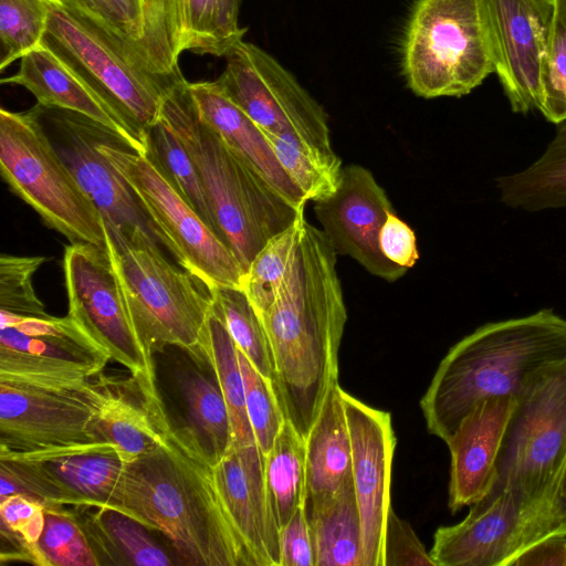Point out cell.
Wrapping results in <instances>:
<instances>
[{
  "mask_svg": "<svg viewBox=\"0 0 566 566\" xmlns=\"http://www.w3.org/2000/svg\"><path fill=\"white\" fill-rule=\"evenodd\" d=\"M63 271L67 315L132 376H155L136 334L126 297L106 245L65 247Z\"/></svg>",
  "mask_w": 566,
  "mask_h": 566,
  "instance_id": "cell-16",
  "label": "cell"
},
{
  "mask_svg": "<svg viewBox=\"0 0 566 566\" xmlns=\"http://www.w3.org/2000/svg\"><path fill=\"white\" fill-rule=\"evenodd\" d=\"M19 71L1 80L27 88L39 105L80 113L120 136L132 148L146 153V139L87 88L44 44L23 55Z\"/></svg>",
  "mask_w": 566,
  "mask_h": 566,
  "instance_id": "cell-24",
  "label": "cell"
},
{
  "mask_svg": "<svg viewBox=\"0 0 566 566\" xmlns=\"http://www.w3.org/2000/svg\"><path fill=\"white\" fill-rule=\"evenodd\" d=\"M91 432L95 442L112 444L124 463L148 453L163 441L161 430L134 377L126 382V390L111 389Z\"/></svg>",
  "mask_w": 566,
  "mask_h": 566,
  "instance_id": "cell-29",
  "label": "cell"
},
{
  "mask_svg": "<svg viewBox=\"0 0 566 566\" xmlns=\"http://www.w3.org/2000/svg\"><path fill=\"white\" fill-rule=\"evenodd\" d=\"M352 443V478L361 524L360 566H385L396 437L391 416L340 388Z\"/></svg>",
  "mask_w": 566,
  "mask_h": 566,
  "instance_id": "cell-18",
  "label": "cell"
},
{
  "mask_svg": "<svg viewBox=\"0 0 566 566\" xmlns=\"http://www.w3.org/2000/svg\"><path fill=\"white\" fill-rule=\"evenodd\" d=\"M105 245L148 359L165 346L195 348L213 306L212 292L170 263L151 240L115 242L105 231Z\"/></svg>",
  "mask_w": 566,
  "mask_h": 566,
  "instance_id": "cell-6",
  "label": "cell"
},
{
  "mask_svg": "<svg viewBox=\"0 0 566 566\" xmlns=\"http://www.w3.org/2000/svg\"><path fill=\"white\" fill-rule=\"evenodd\" d=\"M50 0H0V70L43 44Z\"/></svg>",
  "mask_w": 566,
  "mask_h": 566,
  "instance_id": "cell-40",
  "label": "cell"
},
{
  "mask_svg": "<svg viewBox=\"0 0 566 566\" xmlns=\"http://www.w3.org/2000/svg\"><path fill=\"white\" fill-rule=\"evenodd\" d=\"M402 73L419 97H460L494 72L483 0H417L408 19Z\"/></svg>",
  "mask_w": 566,
  "mask_h": 566,
  "instance_id": "cell-5",
  "label": "cell"
},
{
  "mask_svg": "<svg viewBox=\"0 0 566 566\" xmlns=\"http://www.w3.org/2000/svg\"><path fill=\"white\" fill-rule=\"evenodd\" d=\"M25 563L36 566H99L74 510L63 505H45L41 536L30 546Z\"/></svg>",
  "mask_w": 566,
  "mask_h": 566,
  "instance_id": "cell-36",
  "label": "cell"
},
{
  "mask_svg": "<svg viewBox=\"0 0 566 566\" xmlns=\"http://www.w3.org/2000/svg\"><path fill=\"white\" fill-rule=\"evenodd\" d=\"M336 255L324 232L306 220L274 302L259 314L273 353L277 397L304 440L338 384L347 311Z\"/></svg>",
  "mask_w": 566,
  "mask_h": 566,
  "instance_id": "cell-2",
  "label": "cell"
},
{
  "mask_svg": "<svg viewBox=\"0 0 566 566\" xmlns=\"http://www.w3.org/2000/svg\"><path fill=\"white\" fill-rule=\"evenodd\" d=\"M201 118L258 175L291 205L305 210L307 200L277 160L263 130L213 82L189 83Z\"/></svg>",
  "mask_w": 566,
  "mask_h": 566,
  "instance_id": "cell-23",
  "label": "cell"
},
{
  "mask_svg": "<svg viewBox=\"0 0 566 566\" xmlns=\"http://www.w3.org/2000/svg\"><path fill=\"white\" fill-rule=\"evenodd\" d=\"M314 203L316 219L336 254L350 256L388 282L406 274L407 269L390 262L380 250L381 227L395 209L369 169L357 164L344 167L337 190Z\"/></svg>",
  "mask_w": 566,
  "mask_h": 566,
  "instance_id": "cell-20",
  "label": "cell"
},
{
  "mask_svg": "<svg viewBox=\"0 0 566 566\" xmlns=\"http://www.w3.org/2000/svg\"><path fill=\"white\" fill-rule=\"evenodd\" d=\"M316 566H360L361 524L352 475L322 504L305 509Z\"/></svg>",
  "mask_w": 566,
  "mask_h": 566,
  "instance_id": "cell-30",
  "label": "cell"
},
{
  "mask_svg": "<svg viewBox=\"0 0 566 566\" xmlns=\"http://www.w3.org/2000/svg\"><path fill=\"white\" fill-rule=\"evenodd\" d=\"M214 304L234 340L254 368L275 380V366L263 322L242 289L219 287L212 291Z\"/></svg>",
  "mask_w": 566,
  "mask_h": 566,
  "instance_id": "cell-38",
  "label": "cell"
},
{
  "mask_svg": "<svg viewBox=\"0 0 566 566\" xmlns=\"http://www.w3.org/2000/svg\"><path fill=\"white\" fill-rule=\"evenodd\" d=\"M160 118L191 158L220 235L245 273L263 245L305 210L291 205L201 118L185 77L165 95Z\"/></svg>",
  "mask_w": 566,
  "mask_h": 566,
  "instance_id": "cell-4",
  "label": "cell"
},
{
  "mask_svg": "<svg viewBox=\"0 0 566 566\" xmlns=\"http://www.w3.org/2000/svg\"><path fill=\"white\" fill-rule=\"evenodd\" d=\"M558 494L560 501L566 506V460L559 480Z\"/></svg>",
  "mask_w": 566,
  "mask_h": 566,
  "instance_id": "cell-51",
  "label": "cell"
},
{
  "mask_svg": "<svg viewBox=\"0 0 566 566\" xmlns=\"http://www.w3.org/2000/svg\"><path fill=\"white\" fill-rule=\"evenodd\" d=\"M98 145L178 263L211 292L219 287L242 289L244 272L232 250L180 196L161 168L105 126Z\"/></svg>",
  "mask_w": 566,
  "mask_h": 566,
  "instance_id": "cell-8",
  "label": "cell"
},
{
  "mask_svg": "<svg viewBox=\"0 0 566 566\" xmlns=\"http://www.w3.org/2000/svg\"><path fill=\"white\" fill-rule=\"evenodd\" d=\"M44 256H0V311L25 317L50 316L38 297L32 277L45 262Z\"/></svg>",
  "mask_w": 566,
  "mask_h": 566,
  "instance_id": "cell-43",
  "label": "cell"
},
{
  "mask_svg": "<svg viewBox=\"0 0 566 566\" xmlns=\"http://www.w3.org/2000/svg\"><path fill=\"white\" fill-rule=\"evenodd\" d=\"M99 566H170L176 562L132 515L109 506H74Z\"/></svg>",
  "mask_w": 566,
  "mask_h": 566,
  "instance_id": "cell-28",
  "label": "cell"
},
{
  "mask_svg": "<svg viewBox=\"0 0 566 566\" xmlns=\"http://www.w3.org/2000/svg\"><path fill=\"white\" fill-rule=\"evenodd\" d=\"M75 18L87 23L135 64L154 70L146 46L143 0H55Z\"/></svg>",
  "mask_w": 566,
  "mask_h": 566,
  "instance_id": "cell-32",
  "label": "cell"
},
{
  "mask_svg": "<svg viewBox=\"0 0 566 566\" xmlns=\"http://www.w3.org/2000/svg\"><path fill=\"white\" fill-rule=\"evenodd\" d=\"M42 502L12 495L0 501L2 562H24L28 551L41 536L44 526Z\"/></svg>",
  "mask_w": 566,
  "mask_h": 566,
  "instance_id": "cell-42",
  "label": "cell"
},
{
  "mask_svg": "<svg viewBox=\"0 0 566 566\" xmlns=\"http://www.w3.org/2000/svg\"><path fill=\"white\" fill-rule=\"evenodd\" d=\"M197 347L211 365L227 402L233 446L256 443L245 408L244 382L238 347L214 302Z\"/></svg>",
  "mask_w": 566,
  "mask_h": 566,
  "instance_id": "cell-33",
  "label": "cell"
},
{
  "mask_svg": "<svg viewBox=\"0 0 566 566\" xmlns=\"http://www.w3.org/2000/svg\"><path fill=\"white\" fill-rule=\"evenodd\" d=\"M244 382L248 418L258 447L264 455L271 450L286 421L274 384L261 375L238 348Z\"/></svg>",
  "mask_w": 566,
  "mask_h": 566,
  "instance_id": "cell-41",
  "label": "cell"
},
{
  "mask_svg": "<svg viewBox=\"0 0 566 566\" xmlns=\"http://www.w3.org/2000/svg\"><path fill=\"white\" fill-rule=\"evenodd\" d=\"M49 8L43 44L146 139V132L160 117L165 95L182 74L149 73L55 0L49 1Z\"/></svg>",
  "mask_w": 566,
  "mask_h": 566,
  "instance_id": "cell-10",
  "label": "cell"
},
{
  "mask_svg": "<svg viewBox=\"0 0 566 566\" xmlns=\"http://www.w3.org/2000/svg\"><path fill=\"white\" fill-rule=\"evenodd\" d=\"M163 441L124 463L109 507L159 532L180 564L251 566L218 497L212 465L174 424L156 381H139Z\"/></svg>",
  "mask_w": 566,
  "mask_h": 566,
  "instance_id": "cell-1",
  "label": "cell"
},
{
  "mask_svg": "<svg viewBox=\"0 0 566 566\" xmlns=\"http://www.w3.org/2000/svg\"><path fill=\"white\" fill-rule=\"evenodd\" d=\"M0 316V379L81 384L99 376L111 359L69 315Z\"/></svg>",
  "mask_w": 566,
  "mask_h": 566,
  "instance_id": "cell-17",
  "label": "cell"
},
{
  "mask_svg": "<svg viewBox=\"0 0 566 566\" xmlns=\"http://www.w3.org/2000/svg\"><path fill=\"white\" fill-rule=\"evenodd\" d=\"M112 382L0 379V449L15 452L95 442L92 424Z\"/></svg>",
  "mask_w": 566,
  "mask_h": 566,
  "instance_id": "cell-14",
  "label": "cell"
},
{
  "mask_svg": "<svg viewBox=\"0 0 566 566\" xmlns=\"http://www.w3.org/2000/svg\"><path fill=\"white\" fill-rule=\"evenodd\" d=\"M566 535V506L492 485L458 524L439 527L430 555L436 566H510L534 543Z\"/></svg>",
  "mask_w": 566,
  "mask_h": 566,
  "instance_id": "cell-11",
  "label": "cell"
},
{
  "mask_svg": "<svg viewBox=\"0 0 566 566\" xmlns=\"http://www.w3.org/2000/svg\"><path fill=\"white\" fill-rule=\"evenodd\" d=\"M555 15L566 28V0H554Z\"/></svg>",
  "mask_w": 566,
  "mask_h": 566,
  "instance_id": "cell-50",
  "label": "cell"
},
{
  "mask_svg": "<svg viewBox=\"0 0 566 566\" xmlns=\"http://www.w3.org/2000/svg\"><path fill=\"white\" fill-rule=\"evenodd\" d=\"M436 566L411 525L389 510L385 533V566Z\"/></svg>",
  "mask_w": 566,
  "mask_h": 566,
  "instance_id": "cell-45",
  "label": "cell"
},
{
  "mask_svg": "<svg viewBox=\"0 0 566 566\" xmlns=\"http://www.w3.org/2000/svg\"><path fill=\"white\" fill-rule=\"evenodd\" d=\"M190 359L174 369V380L185 408V421L177 424L213 467L233 447L230 415L216 374L196 346Z\"/></svg>",
  "mask_w": 566,
  "mask_h": 566,
  "instance_id": "cell-25",
  "label": "cell"
},
{
  "mask_svg": "<svg viewBox=\"0 0 566 566\" xmlns=\"http://www.w3.org/2000/svg\"><path fill=\"white\" fill-rule=\"evenodd\" d=\"M146 154L161 168L180 196L221 238L203 184L191 158L160 117L146 132Z\"/></svg>",
  "mask_w": 566,
  "mask_h": 566,
  "instance_id": "cell-37",
  "label": "cell"
},
{
  "mask_svg": "<svg viewBox=\"0 0 566 566\" xmlns=\"http://www.w3.org/2000/svg\"><path fill=\"white\" fill-rule=\"evenodd\" d=\"M565 460L566 357L533 373L515 397L493 485L535 501L557 500Z\"/></svg>",
  "mask_w": 566,
  "mask_h": 566,
  "instance_id": "cell-9",
  "label": "cell"
},
{
  "mask_svg": "<svg viewBox=\"0 0 566 566\" xmlns=\"http://www.w3.org/2000/svg\"><path fill=\"white\" fill-rule=\"evenodd\" d=\"M146 46L157 74L176 75L182 52L212 55L211 0H143Z\"/></svg>",
  "mask_w": 566,
  "mask_h": 566,
  "instance_id": "cell-26",
  "label": "cell"
},
{
  "mask_svg": "<svg viewBox=\"0 0 566 566\" xmlns=\"http://www.w3.org/2000/svg\"><path fill=\"white\" fill-rule=\"evenodd\" d=\"M510 566H566V535H553L534 543Z\"/></svg>",
  "mask_w": 566,
  "mask_h": 566,
  "instance_id": "cell-49",
  "label": "cell"
},
{
  "mask_svg": "<svg viewBox=\"0 0 566 566\" xmlns=\"http://www.w3.org/2000/svg\"><path fill=\"white\" fill-rule=\"evenodd\" d=\"M0 171L11 191L71 243L105 245L104 221L54 148L33 107L0 109Z\"/></svg>",
  "mask_w": 566,
  "mask_h": 566,
  "instance_id": "cell-7",
  "label": "cell"
},
{
  "mask_svg": "<svg viewBox=\"0 0 566 566\" xmlns=\"http://www.w3.org/2000/svg\"><path fill=\"white\" fill-rule=\"evenodd\" d=\"M222 509L251 566H280V527L265 479V455L256 443L233 446L212 467Z\"/></svg>",
  "mask_w": 566,
  "mask_h": 566,
  "instance_id": "cell-21",
  "label": "cell"
},
{
  "mask_svg": "<svg viewBox=\"0 0 566 566\" xmlns=\"http://www.w3.org/2000/svg\"><path fill=\"white\" fill-rule=\"evenodd\" d=\"M33 109L60 157L99 211L107 235L115 242L145 238L161 244L138 198L99 149L104 125L67 109L39 104Z\"/></svg>",
  "mask_w": 566,
  "mask_h": 566,
  "instance_id": "cell-15",
  "label": "cell"
},
{
  "mask_svg": "<svg viewBox=\"0 0 566 566\" xmlns=\"http://www.w3.org/2000/svg\"><path fill=\"white\" fill-rule=\"evenodd\" d=\"M515 397L479 402L447 442L450 455L449 507L454 513L483 497L496 476V458Z\"/></svg>",
  "mask_w": 566,
  "mask_h": 566,
  "instance_id": "cell-22",
  "label": "cell"
},
{
  "mask_svg": "<svg viewBox=\"0 0 566 566\" xmlns=\"http://www.w3.org/2000/svg\"><path fill=\"white\" fill-rule=\"evenodd\" d=\"M305 221L303 214L287 229L271 238L244 273L242 290L259 314L264 313L274 302L301 241Z\"/></svg>",
  "mask_w": 566,
  "mask_h": 566,
  "instance_id": "cell-39",
  "label": "cell"
},
{
  "mask_svg": "<svg viewBox=\"0 0 566 566\" xmlns=\"http://www.w3.org/2000/svg\"><path fill=\"white\" fill-rule=\"evenodd\" d=\"M566 357V319L552 310L490 323L450 348L420 400L428 430L446 443L482 400L516 397L527 378Z\"/></svg>",
  "mask_w": 566,
  "mask_h": 566,
  "instance_id": "cell-3",
  "label": "cell"
},
{
  "mask_svg": "<svg viewBox=\"0 0 566 566\" xmlns=\"http://www.w3.org/2000/svg\"><path fill=\"white\" fill-rule=\"evenodd\" d=\"M542 114L559 124L566 120V28L556 18L539 70Z\"/></svg>",
  "mask_w": 566,
  "mask_h": 566,
  "instance_id": "cell-44",
  "label": "cell"
},
{
  "mask_svg": "<svg viewBox=\"0 0 566 566\" xmlns=\"http://www.w3.org/2000/svg\"><path fill=\"white\" fill-rule=\"evenodd\" d=\"M544 154L523 171L496 179L501 201L534 212L566 208V120Z\"/></svg>",
  "mask_w": 566,
  "mask_h": 566,
  "instance_id": "cell-31",
  "label": "cell"
},
{
  "mask_svg": "<svg viewBox=\"0 0 566 566\" xmlns=\"http://www.w3.org/2000/svg\"><path fill=\"white\" fill-rule=\"evenodd\" d=\"M265 135L281 166L307 201L324 200L337 190L344 167L334 149H323L291 134Z\"/></svg>",
  "mask_w": 566,
  "mask_h": 566,
  "instance_id": "cell-34",
  "label": "cell"
},
{
  "mask_svg": "<svg viewBox=\"0 0 566 566\" xmlns=\"http://www.w3.org/2000/svg\"><path fill=\"white\" fill-rule=\"evenodd\" d=\"M280 566H316V549L304 506L280 530Z\"/></svg>",
  "mask_w": 566,
  "mask_h": 566,
  "instance_id": "cell-46",
  "label": "cell"
},
{
  "mask_svg": "<svg viewBox=\"0 0 566 566\" xmlns=\"http://www.w3.org/2000/svg\"><path fill=\"white\" fill-rule=\"evenodd\" d=\"M265 479L281 530L303 505L306 490L305 440L287 419L265 454Z\"/></svg>",
  "mask_w": 566,
  "mask_h": 566,
  "instance_id": "cell-35",
  "label": "cell"
},
{
  "mask_svg": "<svg viewBox=\"0 0 566 566\" xmlns=\"http://www.w3.org/2000/svg\"><path fill=\"white\" fill-rule=\"evenodd\" d=\"M224 59L216 83L264 134H291L333 150L324 108L270 53L241 40Z\"/></svg>",
  "mask_w": 566,
  "mask_h": 566,
  "instance_id": "cell-12",
  "label": "cell"
},
{
  "mask_svg": "<svg viewBox=\"0 0 566 566\" xmlns=\"http://www.w3.org/2000/svg\"><path fill=\"white\" fill-rule=\"evenodd\" d=\"M305 509L333 497L352 475L350 436L338 384L328 391L305 438Z\"/></svg>",
  "mask_w": 566,
  "mask_h": 566,
  "instance_id": "cell-27",
  "label": "cell"
},
{
  "mask_svg": "<svg viewBox=\"0 0 566 566\" xmlns=\"http://www.w3.org/2000/svg\"><path fill=\"white\" fill-rule=\"evenodd\" d=\"M483 2L494 72L513 112L539 111V70L555 19L554 0Z\"/></svg>",
  "mask_w": 566,
  "mask_h": 566,
  "instance_id": "cell-19",
  "label": "cell"
},
{
  "mask_svg": "<svg viewBox=\"0 0 566 566\" xmlns=\"http://www.w3.org/2000/svg\"><path fill=\"white\" fill-rule=\"evenodd\" d=\"M124 470L106 442L15 452L0 449V496L44 505L108 506Z\"/></svg>",
  "mask_w": 566,
  "mask_h": 566,
  "instance_id": "cell-13",
  "label": "cell"
},
{
  "mask_svg": "<svg viewBox=\"0 0 566 566\" xmlns=\"http://www.w3.org/2000/svg\"><path fill=\"white\" fill-rule=\"evenodd\" d=\"M241 0H211L212 55L222 56L243 40L245 28L239 25Z\"/></svg>",
  "mask_w": 566,
  "mask_h": 566,
  "instance_id": "cell-48",
  "label": "cell"
},
{
  "mask_svg": "<svg viewBox=\"0 0 566 566\" xmlns=\"http://www.w3.org/2000/svg\"><path fill=\"white\" fill-rule=\"evenodd\" d=\"M382 254L392 263L411 269L419 259L413 230L396 212L388 214L379 234Z\"/></svg>",
  "mask_w": 566,
  "mask_h": 566,
  "instance_id": "cell-47",
  "label": "cell"
}]
</instances>
